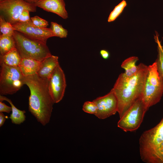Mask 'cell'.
Segmentation results:
<instances>
[{
	"label": "cell",
	"mask_w": 163,
	"mask_h": 163,
	"mask_svg": "<svg viewBox=\"0 0 163 163\" xmlns=\"http://www.w3.org/2000/svg\"><path fill=\"white\" fill-rule=\"evenodd\" d=\"M137 72L132 76L124 73L119 75L112 88L117 97L118 112L121 118L135 101L140 97L145 82L148 66L141 63Z\"/></svg>",
	"instance_id": "1"
},
{
	"label": "cell",
	"mask_w": 163,
	"mask_h": 163,
	"mask_svg": "<svg viewBox=\"0 0 163 163\" xmlns=\"http://www.w3.org/2000/svg\"><path fill=\"white\" fill-rule=\"evenodd\" d=\"M24 85L29 88V110L43 126L50 120L54 103L48 90V80L37 74L24 76Z\"/></svg>",
	"instance_id": "2"
},
{
	"label": "cell",
	"mask_w": 163,
	"mask_h": 163,
	"mask_svg": "<svg viewBox=\"0 0 163 163\" xmlns=\"http://www.w3.org/2000/svg\"><path fill=\"white\" fill-rule=\"evenodd\" d=\"M13 36L22 58H30L41 62L52 55L46 42L30 38L15 30Z\"/></svg>",
	"instance_id": "3"
},
{
	"label": "cell",
	"mask_w": 163,
	"mask_h": 163,
	"mask_svg": "<svg viewBox=\"0 0 163 163\" xmlns=\"http://www.w3.org/2000/svg\"><path fill=\"white\" fill-rule=\"evenodd\" d=\"M0 65V94H13L24 85V76L19 66H9L2 63Z\"/></svg>",
	"instance_id": "4"
},
{
	"label": "cell",
	"mask_w": 163,
	"mask_h": 163,
	"mask_svg": "<svg viewBox=\"0 0 163 163\" xmlns=\"http://www.w3.org/2000/svg\"><path fill=\"white\" fill-rule=\"evenodd\" d=\"M148 109L141 96L120 118L117 126L126 132L136 131L140 126Z\"/></svg>",
	"instance_id": "5"
},
{
	"label": "cell",
	"mask_w": 163,
	"mask_h": 163,
	"mask_svg": "<svg viewBox=\"0 0 163 163\" xmlns=\"http://www.w3.org/2000/svg\"><path fill=\"white\" fill-rule=\"evenodd\" d=\"M37 7L34 4L23 0H3L0 1V15L13 24L18 22L19 16L24 10L35 12Z\"/></svg>",
	"instance_id": "6"
},
{
	"label": "cell",
	"mask_w": 163,
	"mask_h": 163,
	"mask_svg": "<svg viewBox=\"0 0 163 163\" xmlns=\"http://www.w3.org/2000/svg\"><path fill=\"white\" fill-rule=\"evenodd\" d=\"M163 94V78L158 79L147 76L141 94L142 98L149 108L159 102Z\"/></svg>",
	"instance_id": "7"
},
{
	"label": "cell",
	"mask_w": 163,
	"mask_h": 163,
	"mask_svg": "<svg viewBox=\"0 0 163 163\" xmlns=\"http://www.w3.org/2000/svg\"><path fill=\"white\" fill-rule=\"evenodd\" d=\"M66 86L65 75L59 64L48 80L49 91L54 103H58L62 99Z\"/></svg>",
	"instance_id": "8"
},
{
	"label": "cell",
	"mask_w": 163,
	"mask_h": 163,
	"mask_svg": "<svg viewBox=\"0 0 163 163\" xmlns=\"http://www.w3.org/2000/svg\"><path fill=\"white\" fill-rule=\"evenodd\" d=\"M93 101L97 107V112L94 115L100 119L107 118L117 112V100L112 89L105 95L98 97Z\"/></svg>",
	"instance_id": "9"
},
{
	"label": "cell",
	"mask_w": 163,
	"mask_h": 163,
	"mask_svg": "<svg viewBox=\"0 0 163 163\" xmlns=\"http://www.w3.org/2000/svg\"><path fill=\"white\" fill-rule=\"evenodd\" d=\"M12 25L14 30L30 39L46 43L48 38L56 37L50 28L38 27L30 22H18Z\"/></svg>",
	"instance_id": "10"
},
{
	"label": "cell",
	"mask_w": 163,
	"mask_h": 163,
	"mask_svg": "<svg viewBox=\"0 0 163 163\" xmlns=\"http://www.w3.org/2000/svg\"><path fill=\"white\" fill-rule=\"evenodd\" d=\"M163 142V118L155 126L144 131L139 139L140 153L150 150Z\"/></svg>",
	"instance_id": "11"
},
{
	"label": "cell",
	"mask_w": 163,
	"mask_h": 163,
	"mask_svg": "<svg viewBox=\"0 0 163 163\" xmlns=\"http://www.w3.org/2000/svg\"><path fill=\"white\" fill-rule=\"evenodd\" d=\"M35 5L46 11L55 14L64 19L68 18L64 0H40Z\"/></svg>",
	"instance_id": "12"
},
{
	"label": "cell",
	"mask_w": 163,
	"mask_h": 163,
	"mask_svg": "<svg viewBox=\"0 0 163 163\" xmlns=\"http://www.w3.org/2000/svg\"><path fill=\"white\" fill-rule=\"evenodd\" d=\"M59 64L58 56L52 55L41 62L37 74L42 78L49 80L54 70Z\"/></svg>",
	"instance_id": "13"
},
{
	"label": "cell",
	"mask_w": 163,
	"mask_h": 163,
	"mask_svg": "<svg viewBox=\"0 0 163 163\" xmlns=\"http://www.w3.org/2000/svg\"><path fill=\"white\" fill-rule=\"evenodd\" d=\"M41 62L33 59L22 58L19 65L21 71L24 76L37 74Z\"/></svg>",
	"instance_id": "14"
},
{
	"label": "cell",
	"mask_w": 163,
	"mask_h": 163,
	"mask_svg": "<svg viewBox=\"0 0 163 163\" xmlns=\"http://www.w3.org/2000/svg\"><path fill=\"white\" fill-rule=\"evenodd\" d=\"M4 101L8 102L12 107V113L9 117L11 122L15 124H20L23 123L26 120V116L24 114L26 111L18 109L14 106L10 99L0 95V101L2 102Z\"/></svg>",
	"instance_id": "15"
},
{
	"label": "cell",
	"mask_w": 163,
	"mask_h": 163,
	"mask_svg": "<svg viewBox=\"0 0 163 163\" xmlns=\"http://www.w3.org/2000/svg\"><path fill=\"white\" fill-rule=\"evenodd\" d=\"M21 57L16 48L8 53L0 56V63H3L8 66H19L21 61Z\"/></svg>",
	"instance_id": "16"
},
{
	"label": "cell",
	"mask_w": 163,
	"mask_h": 163,
	"mask_svg": "<svg viewBox=\"0 0 163 163\" xmlns=\"http://www.w3.org/2000/svg\"><path fill=\"white\" fill-rule=\"evenodd\" d=\"M15 48V41L13 36L0 34V55H4Z\"/></svg>",
	"instance_id": "17"
},
{
	"label": "cell",
	"mask_w": 163,
	"mask_h": 163,
	"mask_svg": "<svg viewBox=\"0 0 163 163\" xmlns=\"http://www.w3.org/2000/svg\"><path fill=\"white\" fill-rule=\"evenodd\" d=\"M139 60L138 57L133 56L125 59L121 65V67L124 69V74L127 77L132 76L138 70V65H136V62Z\"/></svg>",
	"instance_id": "18"
},
{
	"label": "cell",
	"mask_w": 163,
	"mask_h": 163,
	"mask_svg": "<svg viewBox=\"0 0 163 163\" xmlns=\"http://www.w3.org/2000/svg\"><path fill=\"white\" fill-rule=\"evenodd\" d=\"M155 34L154 36L155 41L157 44L158 54L157 58L155 62H156L158 71L159 75L163 77V46L159 38V34L155 31Z\"/></svg>",
	"instance_id": "19"
},
{
	"label": "cell",
	"mask_w": 163,
	"mask_h": 163,
	"mask_svg": "<svg viewBox=\"0 0 163 163\" xmlns=\"http://www.w3.org/2000/svg\"><path fill=\"white\" fill-rule=\"evenodd\" d=\"M127 5L126 1H122L115 6L113 11L110 13L108 18V22H111L114 21L122 13Z\"/></svg>",
	"instance_id": "20"
},
{
	"label": "cell",
	"mask_w": 163,
	"mask_h": 163,
	"mask_svg": "<svg viewBox=\"0 0 163 163\" xmlns=\"http://www.w3.org/2000/svg\"><path fill=\"white\" fill-rule=\"evenodd\" d=\"M14 30L12 24L0 15V31L2 34L13 36Z\"/></svg>",
	"instance_id": "21"
},
{
	"label": "cell",
	"mask_w": 163,
	"mask_h": 163,
	"mask_svg": "<svg viewBox=\"0 0 163 163\" xmlns=\"http://www.w3.org/2000/svg\"><path fill=\"white\" fill-rule=\"evenodd\" d=\"M50 29L56 37L60 38H66L68 35V31L61 25L53 22H51Z\"/></svg>",
	"instance_id": "22"
},
{
	"label": "cell",
	"mask_w": 163,
	"mask_h": 163,
	"mask_svg": "<svg viewBox=\"0 0 163 163\" xmlns=\"http://www.w3.org/2000/svg\"><path fill=\"white\" fill-rule=\"evenodd\" d=\"M82 110L86 113L95 115L97 110V107L93 101H87L84 103Z\"/></svg>",
	"instance_id": "23"
},
{
	"label": "cell",
	"mask_w": 163,
	"mask_h": 163,
	"mask_svg": "<svg viewBox=\"0 0 163 163\" xmlns=\"http://www.w3.org/2000/svg\"><path fill=\"white\" fill-rule=\"evenodd\" d=\"M33 24L38 27L45 28L49 25L48 22L37 16L30 18L29 21Z\"/></svg>",
	"instance_id": "24"
},
{
	"label": "cell",
	"mask_w": 163,
	"mask_h": 163,
	"mask_svg": "<svg viewBox=\"0 0 163 163\" xmlns=\"http://www.w3.org/2000/svg\"><path fill=\"white\" fill-rule=\"evenodd\" d=\"M30 12V11L28 10H24L19 16L18 22H29L30 20L29 15Z\"/></svg>",
	"instance_id": "25"
},
{
	"label": "cell",
	"mask_w": 163,
	"mask_h": 163,
	"mask_svg": "<svg viewBox=\"0 0 163 163\" xmlns=\"http://www.w3.org/2000/svg\"><path fill=\"white\" fill-rule=\"evenodd\" d=\"M12 111V107L6 105L4 103L0 101V112H5L9 113Z\"/></svg>",
	"instance_id": "26"
},
{
	"label": "cell",
	"mask_w": 163,
	"mask_h": 163,
	"mask_svg": "<svg viewBox=\"0 0 163 163\" xmlns=\"http://www.w3.org/2000/svg\"><path fill=\"white\" fill-rule=\"evenodd\" d=\"M100 54L101 57L104 59H108L110 56L109 52L105 49L101 50L100 51Z\"/></svg>",
	"instance_id": "27"
},
{
	"label": "cell",
	"mask_w": 163,
	"mask_h": 163,
	"mask_svg": "<svg viewBox=\"0 0 163 163\" xmlns=\"http://www.w3.org/2000/svg\"><path fill=\"white\" fill-rule=\"evenodd\" d=\"M154 163H163V153L158 155L155 158Z\"/></svg>",
	"instance_id": "28"
},
{
	"label": "cell",
	"mask_w": 163,
	"mask_h": 163,
	"mask_svg": "<svg viewBox=\"0 0 163 163\" xmlns=\"http://www.w3.org/2000/svg\"><path fill=\"white\" fill-rule=\"evenodd\" d=\"M6 120V117L2 112H0V127L4 124Z\"/></svg>",
	"instance_id": "29"
},
{
	"label": "cell",
	"mask_w": 163,
	"mask_h": 163,
	"mask_svg": "<svg viewBox=\"0 0 163 163\" xmlns=\"http://www.w3.org/2000/svg\"><path fill=\"white\" fill-rule=\"evenodd\" d=\"M26 2L31 4H34L40 0H23Z\"/></svg>",
	"instance_id": "30"
},
{
	"label": "cell",
	"mask_w": 163,
	"mask_h": 163,
	"mask_svg": "<svg viewBox=\"0 0 163 163\" xmlns=\"http://www.w3.org/2000/svg\"><path fill=\"white\" fill-rule=\"evenodd\" d=\"M2 0H0V1H2Z\"/></svg>",
	"instance_id": "31"
}]
</instances>
